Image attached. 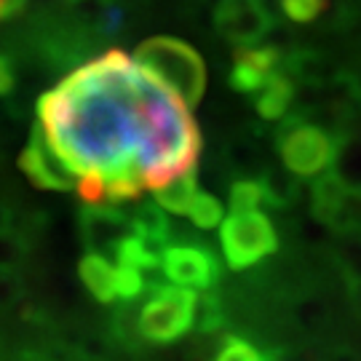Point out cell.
<instances>
[{
  "label": "cell",
  "mask_w": 361,
  "mask_h": 361,
  "mask_svg": "<svg viewBox=\"0 0 361 361\" xmlns=\"http://www.w3.org/2000/svg\"><path fill=\"white\" fill-rule=\"evenodd\" d=\"M134 62L142 67L155 83L171 91L185 107H195L207 89V65L190 43L177 38H147L137 49Z\"/></svg>",
  "instance_id": "6da1fadb"
},
{
  "label": "cell",
  "mask_w": 361,
  "mask_h": 361,
  "mask_svg": "<svg viewBox=\"0 0 361 361\" xmlns=\"http://www.w3.org/2000/svg\"><path fill=\"white\" fill-rule=\"evenodd\" d=\"M335 147L337 137L295 113H289L276 131V153L281 158V164L297 177H316L332 169Z\"/></svg>",
  "instance_id": "7a4b0ae2"
},
{
  "label": "cell",
  "mask_w": 361,
  "mask_h": 361,
  "mask_svg": "<svg viewBox=\"0 0 361 361\" xmlns=\"http://www.w3.org/2000/svg\"><path fill=\"white\" fill-rule=\"evenodd\" d=\"M195 300L198 295H193L188 286L153 284L150 297L137 319L140 337L158 345L185 337L195 324Z\"/></svg>",
  "instance_id": "3957f363"
},
{
  "label": "cell",
  "mask_w": 361,
  "mask_h": 361,
  "mask_svg": "<svg viewBox=\"0 0 361 361\" xmlns=\"http://www.w3.org/2000/svg\"><path fill=\"white\" fill-rule=\"evenodd\" d=\"M219 249L231 271H246L279 249V233L262 212H231L219 225Z\"/></svg>",
  "instance_id": "277c9868"
},
{
  "label": "cell",
  "mask_w": 361,
  "mask_h": 361,
  "mask_svg": "<svg viewBox=\"0 0 361 361\" xmlns=\"http://www.w3.org/2000/svg\"><path fill=\"white\" fill-rule=\"evenodd\" d=\"M19 169L27 174V180L32 182L40 190H59V193H70L78 188L75 169L65 164V158L56 153L51 140L46 137L43 126H35L30 134V142L19 155Z\"/></svg>",
  "instance_id": "5b68a950"
},
{
  "label": "cell",
  "mask_w": 361,
  "mask_h": 361,
  "mask_svg": "<svg viewBox=\"0 0 361 361\" xmlns=\"http://www.w3.org/2000/svg\"><path fill=\"white\" fill-rule=\"evenodd\" d=\"M212 19L219 35L233 46H255L276 25L265 0H222L212 11Z\"/></svg>",
  "instance_id": "8992f818"
},
{
  "label": "cell",
  "mask_w": 361,
  "mask_h": 361,
  "mask_svg": "<svg viewBox=\"0 0 361 361\" xmlns=\"http://www.w3.org/2000/svg\"><path fill=\"white\" fill-rule=\"evenodd\" d=\"M161 271L171 284L188 289H212L222 279V262L204 244H180L169 246L164 252Z\"/></svg>",
  "instance_id": "52a82bcc"
},
{
  "label": "cell",
  "mask_w": 361,
  "mask_h": 361,
  "mask_svg": "<svg viewBox=\"0 0 361 361\" xmlns=\"http://www.w3.org/2000/svg\"><path fill=\"white\" fill-rule=\"evenodd\" d=\"M80 238L86 252H97L104 257H116L118 246L129 238L131 233V217L121 209L110 204H86L80 209L78 217Z\"/></svg>",
  "instance_id": "ba28073f"
},
{
  "label": "cell",
  "mask_w": 361,
  "mask_h": 361,
  "mask_svg": "<svg viewBox=\"0 0 361 361\" xmlns=\"http://www.w3.org/2000/svg\"><path fill=\"white\" fill-rule=\"evenodd\" d=\"M284 56L286 54L271 46V43H265V46H238L233 54L231 73H228L231 89L238 91V94H252L255 97L284 67Z\"/></svg>",
  "instance_id": "9c48e42d"
},
{
  "label": "cell",
  "mask_w": 361,
  "mask_h": 361,
  "mask_svg": "<svg viewBox=\"0 0 361 361\" xmlns=\"http://www.w3.org/2000/svg\"><path fill=\"white\" fill-rule=\"evenodd\" d=\"M297 97V80L284 67L255 94V110L262 121H284L292 107H295Z\"/></svg>",
  "instance_id": "30bf717a"
},
{
  "label": "cell",
  "mask_w": 361,
  "mask_h": 361,
  "mask_svg": "<svg viewBox=\"0 0 361 361\" xmlns=\"http://www.w3.org/2000/svg\"><path fill=\"white\" fill-rule=\"evenodd\" d=\"M116 271L113 268V262L110 257H104V255H97V252H86L80 262H78V276H80V281L86 286V292H89L97 302H116L118 297V286H116Z\"/></svg>",
  "instance_id": "8fae6325"
},
{
  "label": "cell",
  "mask_w": 361,
  "mask_h": 361,
  "mask_svg": "<svg viewBox=\"0 0 361 361\" xmlns=\"http://www.w3.org/2000/svg\"><path fill=\"white\" fill-rule=\"evenodd\" d=\"M225 166L233 174H241V180H249V177H259L265 169L271 166L268 155H265V147L259 145L257 134L255 137H235L225 145Z\"/></svg>",
  "instance_id": "7c38bea8"
},
{
  "label": "cell",
  "mask_w": 361,
  "mask_h": 361,
  "mask_svg": "<svg viewBox=\"0 0 361 361\" xmlns=\"http://www.w3.org/2000/svg\"><path fill=\"white\" fill-rule=\"evenodd\" d=\"M329 171L348 188L350 193L361 195V129L337 134L335 161H332Z\"/></svg>",
  "instance_id": "4fadbf2b"
},
{
  "label": "cell",
  "mask_w": 361,
  "mask_h": 361,
  "mask_svg": "<svg viewBox=\"0 0 361 361\" xmlns=\"http://www.w3.org/2000/svg\"><path fill=\"white\" fill-rule=\"evenodd\" d=\"M259 182L265 190V204L276 212L292 209L300 198V177L292 174L284 164H271L259 174Z\"/></svg>",
  "instance_id": "5bb4252c"
},
{
  "label": "cell",
  "mask_w": 361,
  "mask_h": 361,
  "mask_svg": "<svg viewBox=\"0 0 361 361\" xmlns=\"http://www.w3.org/2000/svg\"><path fill=\"white\" fill-rule=\"evenodd\" d=\"M131 217V231L137 233L140 238L150 241L158 249H169L171 241V217L166 209H161L155 201H145L129 214Z\"/></svg>",
  "instance_id": "9a60e30c"
},
{
  "label": "cell",
  "mask_w": 361,
  "mask_h": 361,
  "mask_svg": "<svg viewBox=\"0 0 361 361\" xmlns=\"http://www.w3.org/2000/svg\"><path fill=\"white\" fill-rule=\"evenodd\" d=\"M198 193H201L198 190V171L190 169V171H182L164 185L153 188V201L161 209H166L169 214H188V209Z\"/></svg>",
  "instance_id": "2e32d148"
},
{
  "label": "cell",
  "mask_w": 361,
  "mask_h": 361,
  "mask_svg": "<svg viewBox=\"0 0 361 361\" xmlns=\"http://www.w3.org/2000/svg\"><path fill=\"white\" fill-rule=\"evenodd\" d=\"M225 324V305L214 289H204L195 300V324L193 329L201 335H214Z\"/></svg>",
  "instance_id": "e0dca14e"
},
{
  "label": "cell",
  "mask_w": 361,
  "mask_h": 361,
  "mask_svg": "<svg viewBox=\"0 0 361 361\" xmlns=\"http://www.w3.org/2000/svg\"><path fill=\"white\" fill-rule=\"evenodd\" d=\"M335 265L343 273L345 284L361 281V233H345L335 249Z\"/></svg>",
  "instance_id": "ac0fdd59"
},
{
  "label": "cell",
  "mask_w": 361,
  "mask_h": 361,
  "mask_svg": "<svg viewBox=\"0 0 361 361\" xmlns=\"http://www.w3.org/2000/svg\"><path fill=\"white\" fill-rule=\"evenodd\" d=\"M188 219L195 231H212V228H219L222 219H225V212H222V204L207 190L195 195V201L188 209Z\"/></svg>",
  "instance_id": "d6986e66"
},
{
  "label": "cell",
  "mask_w": 361,
  "mask_h": 361,
  "mask_svg": "<svg viewBox=\"0 0 361 361\" xmlns=\"http://www.w3.org/2000/svg\"><path fill=\"white\" fill-rule=\"evenodd\" d=\"M231 212H257L265 204V190L259 180H235L228 190Z\"/></svg>",
  "instance_id": "ffe728a7"
},
{
  "label": "cell",
  "mask_w": 361,
  "mask_h": 361,
  "mask_svg": "<svg viewBox=\"0 0 361 361\" xmlns=\"http://www.w3.org/2000/svg\"><path fill=\"white\" fill-rule=\"evenodd\" d=\"M214 361H273V350H259L249 340L238 335H228L219 345Z\"/></svg>",
  "instance_id": "44dd1931"
},
{
  "label": "cell",
  "mask_w": 361,
  "mask_h": 361,
  "mask_svg": "<svg viewBox=\"0 0 361 361\" xmlns=\"http://www.w3.org/2000/svg\"><path fill=\"white\" fill-rule=\"evenodd\" d=\"M279 6L292 25H313L329 11V0H279Z\"/></svg>",
  "instance_id": "7402d4cb"
},
{
  "label": "cell",
  "mask_w": 361,
  "mask_h": 361,
  "mask_svg": "<svg viewBox=\"0 0 361 361\" xmlns=\"http://www.w3.org/2000/svg\"><path fill=\"white\" fill-rule=\"evenodd\" d=\"M116 286H118V297L121 300H137L147 289V279H145V271L140 268H131V265H118L116 271Z\"/></svg>",
  "instance_id": "603a6c76"
},
{
  "label": "cell",
  "mask_w": 361,
  "mask_h": 361,
  "mask_svg": "<svg viewBox=\"0 0 361 361\" xmlns=\"http://www.w3.org/2000/svg\"><path fill=\"white\" fill-rule=\"evenodd\" d=\"M27 249H30V244L19 233L16 235H11V233L0 235V271H16L25 259Z\"/></svg>",
  "instance_id": "cb8c5ba5"
},
{
  "label": "cell",
  "mask_w": 361,
  "mask_h": 361,
  "mask_svg": "<svg viewBox=\"0 0 361 361\" xmlns=\"http://www.w3.org/2000/svg\"><path fill=\"white\" fill-rule=\"evenodd\" d=\"M295 316L297 324H302V326H322V324H326V305L316 297H308L297 305Z\"/></svg>",
  "instance_id": "d4e9b609"
},
{
  "label": "cell",
  "mask_w": 361,
  "mask_h": 361,
  "mask_svg": "<svg viewBox=\"0 0 361 361\" xmlns=\"http://www.w3.org/2000/svg\"><path fill=\"white\" fill-rule=\"evenodd\" d=\"M22 295H25V286L16 271H0V308L13 305L16 300H22Z\"/></svg>",
  "instance_id": "484cf974"
},
{
  "label": "cell",
  "mask_w": 361,
  "mask_h": 361,
  "mask_svg": "<svg viewBox=\"0 0 361 361\" xmlns=\"http://www.w3.org/2000/svg\"><path fill=\"white\" fill-rule=\"evenodd\" d=\"M19 83V67L6 51H0V97H8Z\"/></svg>",
  "instance_id": "4316f807"
},
{
  "label": "cell",
  "mask_w": 361,
  "mask_h": 361,
  "mask_svg": "<svg viewBox=\"0 0 361 361\" xmlns=\"http://www.w3.org/2000/svg\"><path fill=\"white\" fill-rule=\"evenodd\" d=\"M11 225H13V212L8 209V204L0 201V235L11 233Z\"/></svg>",
  "instance_id": "83f0119b"
},
{
  "label": "cell",
  "mask_w": 361,
  "mask_h": 361,
  "mask_svg": "<svg viewBox=\"0 0 361 361\" xmlns=\"http://www.w3.org/2000/svg\"><path fill=\"white\" fill-rule=\"evenodd\" d=\"M19 8H16V0H0V22H6V19H11L16 16Z\"/></svg>",
  "instance_id": "f1b7e54d"
},
{
  "label": "cell",
  "mask_w": 361,
  "mask_h": 361,
  "mask_svg": "<svg viewBox=\"0 0 361 361\" xmlns=\"http://www.w3.org/2000/svg\"><path fill=\"white\" fill-rule=\"evenodd\" d=\"M348 297L350 302H353V310L361 316V281L359 284H348Z\"/></svg>",
  "instance_id": "f546056e"
},
{
  "label": "cell",
  "mask_w": 361,
  "mask_h": 361,
  "mask_svg": "<svg viewBox=\"0 0 361 361\" xmlns=\"http://www.w3.org/2000/svg\"><path fill=\"white\" fill-rule=\"evenodd\" d=\"M70 361H107V359H104V356H94V353H83V350H78Z\"/></svg>",
  "instance_id": "4dcf8cb0"
},
{
  "label": "cell",
  "mask_w": 361,
  "mask_h": 361,
  "mask_svg": "<svg viewBox=\"0 0 361 361\" xmlns=\"http://www.w3.org/2000/svg\"><path fill=\"white\" fill-rule=\"evenodd\" d=\"M219 3H222V0H201V6H207V8H212V11L217 8Z\"/></svg>",
  "instance_id": "1f68e13d"
},
{
  "label": "cell",
  "mask_w": 361,
  "mask_h": 361,
  "mask_svg": "<svg viewBox=\"0 0 361 361\" xmlns=\"http://www.w3.org/2000/svg\"><path fill=\"white\" fill-rule=\"evenodd\" d=\"M67 3H78V0H67Z\"/></svg>",
  "instance_id": "d6a6232c"
}]
</instances>
